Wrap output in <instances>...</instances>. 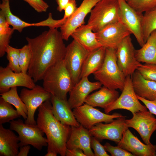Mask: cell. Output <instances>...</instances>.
Here are the masks:
<instances>
[{"mask_svg": "<svg viewBox=\"0 0 156 156\" xmlns=\"http://www.w3.org/2000/svg\"><path fill=\"white\" fill-rule=\"evenodd\" d=\"M93 74L94 79L104 86L122 91L126 77L118 65L116 49L106 48L104 62L101 68Z\"/></svg>", "mask_w": 156, "mask_h": 156, "instance_id": "obj_4", "label": "cell"}, {"mask_svg": "<svg viewBox=\"0 0 156 156\" xmlns=\"http://www.w3.org/2000/svg\"><path fill=\"white\" fill-rule=\"evenodd\" d=\"M102 85L99 81L91 82L88 77L82 78L73 86L69 92L68 102L72 109L80 106L92 91L100 89Z\"/></svg>", "mask_w": 156, "mask_h": 156, "instance_id": "obj_19", "label": "cell"}, {"mask_svg": "<svg viewBox=\"0 0 156 156\" xmlns=\"http://www.w3.org/2000/svg\"><path fill=\"white\" fill-rule=\"evenodd\" d=\"M57 153L53 151H47V153L44 155L45 156H57Z\"/></svg>", "mask_w": 156, "mask_h": 156, "instance_id": "obj_46", "label": "cell"}, {"mask_svg": "<svg viewBox=\"0 0 156 156\" xmlns=\"http://www.w3.org/2000/svg\"><path fill=\"white\" fill-rule=\"evenodd\" d=\"M90 146L94 151V156H109L104 146L100 143V141L92 136Z\"/></svg>", "mask_w": 156, "mask_h": 156, "instance_id": "obj_39", "label": "cell"}, {"mask_svg": "<svg viewBox=\"0 0 156 156\" xmlns=\"http://www.w3.org/2000/svg\"><path fill=\"white\" fill-rule=\"evenodd\" d=\"M136 70L144 79L156 81V64H141Z\"/></svg>", "mask_w": 156, "mask_h": 156, "instance_id": "obj_36", "label": "cell"}, {"mask_svg": "<svg viewBox=\"0 0 156 156\" xmlns=\"http://www.w3.org/2000/svg\"><path fill=\"white\" fill-rule=\"evenodd\" d=\"M0 96L13 105L19 114L25 120L27 118V111L26 106L18 95L17 87L11 88L7 92L0 93Z\"/></svg>", "mask_w": 156, "mask_h": 156, "instance_id": "obj_29", "label": "cell"}, {"mask_svg": "<svg viewBox=\"0 0 156 156\" xmlns=\"http://www.w3.org/2000/svg\"><path fill=\"white\" fill-rule=\"evenodd\" d=\"M135 50L130 35L122 40L116 49L118 65L126 77L131 76L141 64L136 58Z\"/></svg>", "mask_w": 156, "mask_h": 156, "instance_id": "obj_12", "label": "cell"}, {"mask_svg": "<svg viewBox=\"0 0 156 156\" xmlns=\"http://www.w3.org/2000/svg\"><path fill=\"white\" fill-rule=\"evenodd\" d=\"M51 101L52 112L56 119L62 124L71 127L79 126L67 100L61 99L52 96Z\"/></svg>", "mask_w": 156, "mask_h": 156, "instance_id": "obj_21", "label": "cell"}, {"mask_svg": "<svg viewBox=\"0 0 156 156\" xmlns=\"http://www.w3.org/2000/svg\"><path fill=\"white\" fill-rule=\"evenodd\" d=\"M77 5L75 0H70L64 8V14L63 18L67 19L70 17L77 9Z\"/></svg>", "mask_w": 156, "mask_h": 156, "instance_id": "obj_41", "label": "cell"}, {"mask_svg": "<svg viewBox=\"0 0 156 156\" xmlns=\"http://www.w3.org/2000/svg\"><path fill=\"white\" fill-rule=\"evenodd\" d=\"M52 95L42 87L36 85L32 89H22L20 96L25 104L27 111L25 123L32 125L37 124L34 118L36 109L44 102L51 99Z\"/></svg>", "mask_w": 156, "mask_h": 156, "instance_id": "obj_9", "label": "cell"}, {"mask_svg": "<svg viewBox=\"0 0 156 156\" xmlns=\"http://www.w3.org/2000/svg\"><path fill=\"white\" fill-rule=\"evenodd\" d=\"M33 79L28 74L15 72L7 65L0 67V93L9 90L12 87H23L29 89L36 85Z\"/></svg>", "mask_w": 156, "mask_h": 156, "instance_id": "obj_16", "label": "cell"}, {"mask_svg": "<svg viewBox=\"0 0 156 156\" xmlns=\"http://www.w3.org/2000/svg\"><path fill=\"white\" fill-rule=\"evenodd\" d=\"M39 13L46 12L49 5L43 0H23Z\"/></svg>", "mask_w": 156, "mask_h": 156, "instance_id": "obj_40", "label": "cell"}, {"mask_svg": "<svg viewBox=\"0 0 156 156\" xmlns=\"http://www.w3.org/2000/svg\"><path fill=\"white\" fill-rule=\"evenodd\" d=\"M131 77L137 96L150 101L156 99V81L144 79L137 70Z\"/></svg>", "mask_w": 156, "mask_h": 156, "instance_id": "obj_24", "label": "cell"}, {"mask_svg": "<svg viewBox=\"0 0 156 156\" xmlns=\"http://www.w3.org/2000/svg\"><path fill=\"white\" fill-rule=\"evenodd\" d=\"M87 24L83 25L72 33L71 36L74 40L89 52L102 47L96 39L95 33Z\"/></svg>", "mask_w": 156, "mask_h": 156, "instance_id": "obj_25", "label": "cell"}, {"mask_svg": "<svg viewBox=\"0 0 156 156\" xmlns=\"http://www.w3.org/2000/svg\"><path fill=\"white\" fill-rule=\"evenodd\" d=\"M106 151L112 156H134L129 152L118 146H114L106 142L104 145Z\"/></svg>", "mask_w": 156, "mask_h": 156, "instance_id": "obj_38", "label": "cell"}, {"mask_svg": "<svg viewBox=\"0 0 156 156\" xmlns=\"http://www.w3.org/2000/svg\"><path fill=\"white\" fill-rule=\"evenodd\" d=\"M1 12L4 15L6 21L12 27L13 29L21 32L26 27L35 26V23H29L23 21L18 17L14 15L10 8L9 0H3L0 4Z\"/></svg>", "mask_w": 156, "mask_h": 156, "instance_id": "obj_28", "label": "cell"}, {"mask_svg": "<svg viewBox=\"0 0 156 156\" xmlns=\"http://www.w3.org/2000/svg\"><path fill=\"white\" fill-rule=\"evenodd\" d=\"M37 124L46 136L47 151L66 156V143L71 127L62 124L54 116L51 100L44 102L38 108Z\"/></svg>", "mask_w": 156, "mask_h": 156, "instance_id": "obj_2", "label": "cell"}, {"mask_svg": "<svg viewBox=\"0 0 156 156\" xmlns=\"http://www.w3.org/2000/svg\"><path fill=\"white\" fill-rule=\"evenodd\" d=\"M95 33L96 39L102 46L116 50L122 40L132 34L120 21L109 25Z\"/></svg>", "mask_w": 156, "mask_h": 156, "instance_id": "obj_15", "label": "cell"}, {"mask_svg": "<svg viewBox=\"0 0 156 156\" xmlns=\"http://www.w3.org/2000/svg\"><path fill=\"white\" fill-rule=\"evenodd\" d=\"M26 39L31 55L27 73L36 82L42 80L50 67L63 60L66 47L57 28H49L35 38Z\"/></svg>", "mask_w": 156, "mask_h": 156, "instance_id": "obj_1", "label": "cell"}, {"mask_svg": "<svg viewBox=\"0 0 156 156\" xmlns=\"http://www.w3.org/2000/svg\"><path fill=\"white\" fill-rule=\"evenodd\" d=\"M119 96V92L116 90L103 86L99 90L89 94L86 99L85 103L104 109L111 105Z\"/></svg>", "mask_w": 156, "mask_h": 156, "instance_id": "obj_22", "label": "cell"}, {"mask_svg": "<svg viewBox=\"0 0 156 156\" xmlns=\"http://www.w3.org/2000/svg\"><path fill=\"white\" fill-rule=\"evenodd\" d=\"M120 8V20L135 38L139 45L144 44L142 22L143 14L131 7L125 0H118Z\"/></svg>", "mask_w": 156, "mask_h": 156, "instance_id": "obj_14", "label": "cell"}, {"mask_svg": "<svg viewBox=\"0 0 156 156\" xmlns=\"http://www.w3.org/2000/svg\"><path fill=\"white\" fill-rule=\"evenodd\" d=\"M135 54L140 63L156 64V30L151 33L140 49L135 50Z\"/></svg>", "mask_w": 156, "mask_h": 156, "instance_id": "obj_27", "label": "cell"}, {"mask_svg": "<svg viewBox=\"0 0 156 156\" xmlns=\"http://www.w3.org/2000/svg\"><path fill=\"white\" fill-rule=\"evenodd\" d=\"M91 135L89 129L80 125L71 127V130L66 143L67 149L79 148L83 151L86 156H94L90 146Z\"/></svg>", "mask_w": 156, "mask_h": 156, "instance_id": "obj_20", "label": "cell"}, {"mask_svg": "<svg viewBox=\"0 0 156 156\" xmlns=\"http://www.w3.org/2000/svg\"><path fill=\"white\" fill-rule=\"evenodd\" d=\"M100 0H83L75 12L60 27V32L64 40L67 41L76 29L84 24L86 16Z\"/></svg>", "mask_w": 156, "mask_h": 156, "instance_id": "obj_17", "label": "cell"}, {"mask_svg": "<svg viewBox=\"0 0 156 156\" xmlns=\"http://www.w3.org/2000/svg\"><path fill=\"white\" fill-rule=\"evenodd\" d=\"M0 124V156H17L20 148L18 136Z\"/></svg>", "mask_w": 156, "mask_h": 156, "instance_id": "obj_23", "label": "cell"}, {"mask_svg": "<svg viewBox=\"0 0 156 156\" xmlns=\"http://www.w3.org/2000/svg\"><path fill=\"white\" fill-rule=\"evenodd\" d=\"M87 25L94 32L120 20L118 0H100L91 10Z\"/></svg>", "mask_w": 156, "mask_h": 156, "instance_id": "obj_5", "label": "cell"}, {"mask_svg": "<svg viewBox=\"0 0 156 156\" xmlns=\"http://www.w3.org/2000/svg\"><path fill=\"white\" fill-rule=\"evenodd\" d=\"M105 52L106 48L103 46L90 52L83 66L80 79L88 77L101 68L104 61Z\"/></svg>", "mask_w": 156, "mask_h": 156, "instance_id": "obj_26", "label": "cell"}, {"mask_svg": "<svg viewBox=\"0 0 156 156\" xmlns=\"http://www.w3.org/2000/svg\"><path fill=\"white\" fill-rule=\"evenodd\" d=\"M134 156H156V145L142 142L129 129L123 132L122 138L117 144Z\"/></svg>", "mask_w": 156, "mask_h": 156, "instance_id": "obj_18", "label": "cell"}, {"mask_svg": "<svg viewBox=\"0 0 156 156\" xmlns=\"http://www.w3.org/2000/svg\"><path fill=\"white\" fill-rule=\"evenodd\" d=\"M66 156H86L81 150L79 148L66 149Z\"/></svg>", "mask_w": 156, "mask_h": 156, "instance_id": "obj_43", "label": "cell"}, {"mask_svg": "<svg viewBox=\"0 0 156 156\" xmlns=\"http://www.w3.org/2000/svg\"><path fill=\"white\" fill-rule=\"evenodd\" d=\"M20 49L8 45L5 50L7 53V58L9 61L8 65L10 69L15 72H21L19 66V59Z\"/></svg>", "mask_w": 156, "mask_h": 156, "instance_id": "obj_33", "label": "cell"}, {"mask_svg": "<svg viewBox=\"0 0 156 156\" xmlns=\"http://www.w3.org/2000/svg\"><path fill=\"white\" fill-rule=\"evenodd\" d=\"M90 52L74 40L66 46L63 61L73 86L80 79L83 66Z\"/></svg>", "mask_w": 156, "mask_h": 156, "instance_id": "obj_7", "label": "cell"}, {"mask_svg": "<svg viewBox=\"0 0 156 156\" xmlns=\"http://www.w3.org/2000/svg\"><path fill=\"white\" fill-rule=\"evenodd\" d=\"M67 19L62 18L60 20H55L51 13L49 14L48 18L43 21L37 23V27L47 26L49 28H57L60 27L66 22Z\"/></svg>", "mask_w": 156, "mask_h": 156, "instance_id": "obj_37", "label": "cell"}, {"mask_svg": "<svg viewBox=\"0 0 156 156\" xmlns=\"http://www.w3.org/2000/svg\"><path fill=\"white\" fill-rule=\"evenodd\" d=\"M142 27L143 39L145 42L151 33L156 30V9L144 13Z\"/></svg>", "mask_w": 156, "mask_h": 156, "instance_id": "obj_31", "label": "cell"}, {"mask_svg": "<svg viewBox=\"0 0 156 156\" xmlns=\"http://www.w3.org/2000/svg\"><path fill=\"white\" fill-rule=\"evenodd\" d=\"M125 122L128 128H133L138 132L144 143L151 144V137L156 130V118L149 110L136 112Z\"/></svg>", "mask_w": 156, "mask_h": 156, "instance_id": "obj_13", "label": "cell"}, {"mask_svg": "<svg viewBox=\"0 0 156 156\" xmlns=\"http://www.w3.org/2000/svg\"><path fill=\"white\" fill-rule=\"evenodd\" d=\"M125 0L126 1H127V0Z\"/></svg>", "mask_w": 156, "mask_h": 156, "instance_id": "obj_48", "label": "cell"}, {"mask_svg": "<svg viewBox=\"0 0 156 156\" xmlns=\"http://www.w3.org/2000/svg\"><path fill=\"white\" fill-rule=\"evenodd\" d=\"M21 116L11 104L0 97V124L10 122Z\"/></svg>", "mask_w": 156, "mask_h": 156, "instance_id": "obj_32", "label": "cell"}, {"mask_svg": "<svg viewBox=\"0 0 156 156\" xmlns=\"http://www.w3.org/2000/svg\"><path fill=\"white\" fill-rule=\"evenodd\" d=\"M42 80L44 88L52 96L61 99L67 100V94L73 86L63 60L50 67Z\"/></svg>", "mask_w": 156, "mask_h": 156, "instance_id": "obj_3", "label": "cell"}, {"mask_svg": "<svg viewBox=\"0 0 156 156\" xmlns=\"http://www.w3.org/2000/svg\"><path fill=\"white\" fill-rule=\"evenodd\" d=\"M139 100L134 91L131 77L127 76L121 95L111 105L104 109L105 113L108 114L114 110L124 109L130 111L133 115L136 112L148 110Z\"/></svg>", "mask_w": 156, "mask_h": 156, "instance_id": "obj_8", "label": "cell"}, {"mask_svg": "<svg viewBox=\"0 0 156 156\" xmlns=\"http://www.w3.org/2000/svg\"><path fill=\"white\" fill-rule=\"evenodd\" d=\"M126 118L122 116L109 123H97L89 129L90 133L100 141L108 140L117 144L121 140L124 131L129 128L126 123Z\"/></svg>", "mask_w": 156, "mask_h": 156, "instance_id": "obj_11", "label": "cell"}, {"mask_svg": "<svg viewBox=\"0 0 156 156\" xmlns=\"http://www.w3.org/2000/svg\"><path fill=\"white\" fill-rule=\"evenodd\" d=\"M10 123V129L15 131L18 135L20 148L31 145L41 151L44 147L47 146V139L44 137V133L37 124H26L20 119L13 120Z\"/></svg>", "mask_w": 156, "mask_h": 156, "instance_id": "obj_6", "label": "cell"}, {"mask_svg": "<svg viewBox=\"0 0 156 156\" xmlns=\"http://www.w3.org/2000/svg\"><path fill=\"white\" fill-rule=\"evenodd\" d=\"M138 99L142 101L149 110L153 114L156 115V99L150 101L146 100L138 96Z\"/></svg>", "mask_w": 156, "mask_h": 156, "instance_id": "obj_42", "label": "cell"}, {"mask_svg": "<svg viewBox=\"0 0 156 156\" xmlns=\"http://www.w3.org/2000/svg\"><path fill=\"white\" fill-rule=\"evenodd\" d=\"M5 18L0 11V57L5 54L7 46L9 45L10 40L14 30L10 27Z\"/></svg>", "mask_w": 156, "mask_h": 156, "instance_id": "obj_30", "label": "cell"}, {"mask_svg": "<svg viewBox=\"0 0 156 156\" xmlns=\"http://www.w3.org/2000/svg\"><path fill=\"white\" fill-rule=\"evenodd\" d=\"M126 1L131 7L140 13L156 9V0H127Z\"/></svg>", "mask_w": 156, "mask_h": 156, "instance_id": "obj_34", "label": "cell"}, {"mask_svg": "<svg viewBox=\"0 0 156 156\" xmlns=\"http://www.w3.org/2000/svg\"><path fill=\"white\" fill-rule=\"evenodd\" d=\"M20 148V150L17 156H27L29 153L31 147L29 145H27Z\"/></svg>", "mask_w": 156, "mask_h": 156, "instance_id": "obj_44", "label": "cell"}, {"mask_svg": "<svg viewBox=\"0 0 156 156\" xmlns=\"http://www.w3.org/2000/svg\"><path fill=\"white\" fill-rule=\"evenodd\" d=\"M75 117L79 124L88 129L99 122L109 123L122 116L120 114L109 115L86 103L73 109Z\"/></svg>", "mask_w": 156, "mask_h": 156, "instance_id": "obj_10", "label": "cell"}, {"mask_svg": "<svg viewBox=\"0 0 156 156\" xmlns=\"http://www.w3.org/2000/svg\"><path fill=\"white\" fill-rule=\"evenodd\" d=\"M31 57V50L28 44L20 49L19 62L21 72L27 73Z\"/></svg>", "mask_w": 156, "mask_h": 156, "instance_id": "obj_35", "label": "cell"}, {"mask_svg": "<svg viewBox=\"0 0 156 156\" xmlns=\"http://www.w3.org/2000/svg\"><path fill=\"white\" fill-rule=\"evenodd\" d=\"M70 0H56L58 6L57 10L60 12L64 10V8L69 2Z\"/></svg>", "mask_w": 156, "mask_h": 156, "instance_id": "obj_45", "label": "cell"}, {"mask_svg": "<svg viewBox=\"0 0 156 156\" xmlns=\"http://www.w3.org/2000/svg\"><path fill=\"white\" fill-rule=\"evenodd\" d=\"M2 1L3 0H2Z\"/></svg>", "mask_w": 156, "mask_h": 156, "instance_id": "obj_47", "label": "cell"}]
</instances>
